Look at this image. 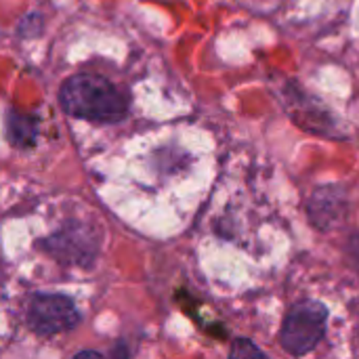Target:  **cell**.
Here are the masks:
<instances>
[{
    "mask_svg": "<svg viewBox=\"0 0 359 359\" xmlns=\"http://www.w3.org/2000/svg\"><path fill=\"white\" fill-rule=\"evenodd\" d=\"M326 324H328V309L320 301H301L297 303L282 326L280 332V343L288 355L301 358L311 353L318 343L326 334Z\"/></svg>",
    "mask_w": 359,
    "mask_h": 359,
    "instance_id": "obj_2",
    "label": "cell"
},
{
    "mask_svg": "<svg viewBox=\"0 0 359 359\" xmlns=\"http://www.w3.org/2000/svg\"><path fill=\"white\" fill-rule=\"evenodd\" d=\"M11 141L15 145H32L36 139V122L27 116H13L8 124Z\"/></svg>",
    "mask_w": 359,
    "mask_h": 359,
    "instance_id": "obj_4",
    "label": "cell"
},
{
    "mask_svg": "<svg viewBox=\"0 0 359 359\" xmlns=\"http://www.w3.org/2000/svg\"><path fill=\"white\" fill-rule=\"evenodd\" d=\"M80 322V313L72 299L63 294H36L27 307V324L40 337H55L72 330Z\"/></svg>",
    "mask_w": 359,
    "mask_h": 359,
    "instance_id": "obj_3",
    "label": "cell"
},
{
    "mask_svg": "<svg viewBox=\"0 0 359 359\" xmlns=\"http://www.w3.org/2000/svg\"><path fill=\"white\" fill-rule=\"evenodd\" d=\"M63 109L80 120L118 124L128 114V97L109 80L95 74H76L61 86Z\"/></svg>",
    "mask_w": 359,
    "mask_h": 359,
    "instance_id": "obj_1",
    "label": "cell"
},
{
    "mask_svg": "<svg viewBox=\"0 0 359 359\" xmlns=\"http://www.w3.org/2000/svg\"><path fill=\"white\" fill-rule=\"evenodd\" d=\"M246 355H255V358H265V353L255 347L250 341H244V339H238L231 347V358H246Z\"/></svg>",
    "mask_w": 359,
    "mask_h": 359,
    "instance_id": "obj_5",
    "label": "cell"
}]
</instances>
